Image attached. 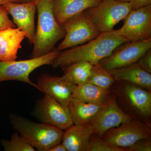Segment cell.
<instances>
[{
    "label": "cell",
    "instance_id": "obj_1",
    "mask_svg": "<svg viewBox=\"0 0 151 151\" xmlns=\"http://www.w3.org/2000/svg\"><path fill=\"white\" fill-rule=\"evenodd\" d=\"M127 42L129 41L117 30L101 33L86 43L60 51L52 66L54 68H61L81 61L97 64L109 56L118 46Z\"/></svg>",
    "mask_w": 151,
    "mask_h": 151
},
{
    "label": "cell",
    "instance_id": "obj_2",
    "mask_svg": "<svg viewBox=\"0 0 151 151\" xmlns=\"http://www.w3.org/2000/svg\"><path fill=\"white\" fill-rule=\"evenodd\" d=\"M53 0H38L37 27L31 58L42 56L52 51L65 35L63 26L57 21L53 11Z\"/></svg>",
    "mask_w": 151,
    "mask_h": 151
},
{
    "label": "cell",
    "instance_id": "obj_3",
    "mask_svg": "<svg viewBox=\"0 0 151 151\" xmlns=\"http://www.w3.org/2000/svg\"><path fill=\"white\" fill-rule=\"evenodd\" d=\"M111 90L123 111L151 126V90L122 81H115Z\"/></svg>",
    "mask_w": 151,
    "mask_h": 151
},
{
    "label": "cell",
    "instance_id": "obj_4",
    "mask_svg": "<svg viewBox=\"0 0 151 151\" xmlns=\"http://www.w3.org/2000/svg\"><path fill=\"white\" fill-rule=\"evenodd\" d=\"M13 127L38 151H48L62 142L63 130L45 123H37L15 114L10 116Z\"/></svg>",
    "mask_w": 151,
    "mask_h": 151
},
{
    "label": "cell",
    "instance_id": "obj_5",
    "mask_svg": "<svg viewBox=\"0 0 151 151\" xmlns=\"http://www.w3.org/2000/svg\"><path fill=\"white\" fill-rule=\"evenodd\" d=\"M60 52L57 49L54 48L47 54L35 58L18 61L0 60V82L9 80L22 81L40 90L37 84L30 79V74L42 65H52Z\"/></svg>",
    "mask_w": 151,
    "mask_h": 151
},
{
    "label": "cell",
    "instance_id": "obj_6",
    "mask_svg": "<svg viewBox=\"0 0 151 151\" xmlns=\"http://www.w3.org/2000/svg\"><path fill=\"white\" fill-rule=\"evenodd\" d=\"M132 9L129 2L117 0H101L86 12L100 33L108 32L126 18Z\"/></svg>",
    "mask_w": 151,
    "mask_h": 151
},
{
    "label": "cell",
    "instance_id": "obj_7",
    "mask_svg": "<svg viewBox=\"0 0 151 151\" xmlns=\"http://www.w3.org/2000/svg\"><path fill=\"white\" fill-rule=\"evenodd\" d=\"M151 126L132 117L118 127L108 130L101 137L113 145L128 148L141 139H151Z\"/></svg>",
    "mask_w": 151,
    "mask_h": 151
},
{
    "label": "cell",
    "instance_id": "obj_8",
    "mask_svg": "<svg viewBox=\"0 0 151 151\" xmlns=\"http://www.w3.org/2000/svg\"><path fill=\"white\" fill-rule=\"evenodd\" d=\"M63 26L65 36L57 48L60 51L86 43L101 33L85 11L69 19Z\"/></svg>",
    "mask_w": 151,
    "mask_h": 151
},
{
    "label": "cell",
    "instance_id": "obj_9",
    "mask_svg": "<svg viewBox=\"0 0 151 151\" xmlns=\"http://www.w3.org/2000/svg\"><path fill=\"white\" fill-rule=\"evenodd\" d=\"M150 49L151 38L140 41L127 42L118 46L99 64L109 71L125 67L137 62Z\"/></svg>",
    "mask_w": 151,
    "mask_h": 151
},
{
    "label": "cell",
    "instance_id": "obj_10",
    "mask_svg": "<svg viewBox=\"0 0 151 151\" xmlns=\"http://www.w3.org/2000/svg\"><path fill=\"white\" fill-rule=\"evenodd\" d=\"M124 19L117 31L129 42L151 38V4L132 9Z\"/></svg>",
    "mask_w": 151,
    "mask_h": 151
},
{
    "label": "cell",
    "instance_id": "obj_11",
    "mask_svg": "<svg viewBox=\"0 0 151 151\" xmlns=\"http://www.w3.org/2000/svg\"><path fill=\"white\" fill-rule=\"evenodd\" d=\"M35 113L42 123L60 129L65 130L73 124L68 107L47 94L38 101Z\"/></svg>",
    "mask_w": 151,
    "mask_h": 151
},
{
    "label": "cell",
    "instance_id": "obj_12",
    "mask_svg": "<svg viewBox=\"0 0 151 151\" xmlns=\"http://www.w3.org/2000/svg\"><path fill=\"white\" fill-rule=\"evenodd\" d=\"M119 107L112 94L90 123L93 133L101 137L105 132L132 118Z\"/></svg>",
    "mask_w": 151,
    "mask_h": 151
},
{
    "label": "cell",
    "instance_id": "obj_13",
    "mask_svg": "<svg viewBox=\"0 0 151 151\" xmlns=\"http://www.w3.org/2000/svg\"><path fill=\"white\" fill-rule=\"evenodd\" d=\"M37 1L27 3H8L3 5L13 17L14 24L26 34L31 44L35 41V19Z\"/></svg>",
    "mask_w": 151,
    "mask_h": 151
},
{
    "label": "cell",
    "instance_id": "obj_14",
    "mask_svg": "<svg viewBox=\"0 0 151 151\" xmlns=\"http://www.w3.org/2000/svg\"><path fill=\"white\" fill-rule=\"evenodd\" d=\"M37 84L40 91L53 97L66 107L72 97L75 85L63 76L58 77L47 74L41 76Z\"/></svg>",
    "mask_w": 151,
    "mask_h": 151
},
{
    "label": "cell",
    "instance_id": "obj_15",
    "mask_svg": "<svg viewBox=\"0 0 151 151\" xmlns=\"http://www.w3.org/2000/svg\"><path fill=\"white\" fill-rule=\"evenodd\" d=\"M26 34L18 27L10 28L0 31V60H16L18 52Z\"/></svg>",
    "mask_w": 151,
    "mask_h": 151
},
{
    "label": "cell",
    "instance_id": "obj_16",
    "mask_svg": "<svg viewBox=\"0 0 151 151\" xmlns=\"http://www.w3.org/2000/svg\"><path fill=\"white\" fill-rule=\"evenodd\" d=\"M93 134L89 124H73L63 132L61 142L67 151H87Z\"/></svg>",
    "mask_w": 151,
    "mask_h": 151
},
{
    "label": "cell",
    "instance_id": "obj_17",
    "mask_svg": "<svg viewBox=\"0 0 151 151\" xmlns=\"http://www.w3.org/2000/svg\"><path fill=\"white\" fill-rule=\"evenodd\" d=\"M101 0H53L55 17L60 24L96 5Z\"/></svg>",
    "mask_w": 151,
    "mask_h": 151
},
{
    "label": "cell",
    "instance_id": "obj_18",
    "mask_svg": "<svg viewBox=\"0 0 151 151\" xmlns=\"http://www.w3.org/2000/svg\"><path fill=\"white\" fill-rule=\"evenodd\" d=\"M110 71L115 81H127L151 91V73L143 70L137 62Z\"/></svg>",
    "mask_w": 151,
    "mask_h": 151
},
{
    "label": "cell",
    "instance_id": "obj_19",
    "mask_svg": "<svg viewBox=\"0 0 151 151\" xmlns=\"http://www.w3.org/2000/svg\"><path fill=\"white\" fill-rule=\"evenodd\" d=\"M111 95V89H103L86 81L75 85L72 97L85 103L103 105L108 101Z\"/></svg>",
    "mask_w": 151,
    "mask_h": 151
},
{
    "label": "cell",
    "instance_id": "obj_20",
    "mask_svg": "<svg viewBox=\"0 0 151 151\" xmlns=\"http://www.w3.org/2000/svg\"><path fill=\"white\" fill-rule=\"evenodd\" d=\"M103 105L85 103L72 97L68 107L73 124H90Z\"/></svg>",
    "mask_w": 151,
    "mask_h": 151
},
{
    "label": "cell",
    "instance_id": "obj_21",
    "mask_svg": "<svg viewBox=\"0 0 151 151\" xmlns=\"http://www.w3.org/2000/svg\"><path fill=\"white\" fill-rule=\"evenodd\" d=\"M93 64L86 61H78L61 68L64 78L75 85L86 82L90 76Z\"/></svg>",
    "mask_w": 151,
    "mask_h": 151
},
{
    "label": "cell",
    "instance_id": "obj_22",
    "mask_svg": "<svg viewBox=\"0 0 151 151\" xmlns=\"http://www.w3.org/2000/svg\"><path fill=\"white\" fill-rule=\"evenodd\" d=\"M111 72L99 63L93 64L90 76L87 82L106 89H111L115 82Z\"/></svg>",
    "mask_w": 151,
    "mask_h": 151
},
{
    "label": "cell",
    "instance_id": "obj_23",
    "mask_svg": "<svg viewBox=\"0 0 151 151\" xmlns=\"http://www.w3.org/2000/svg\"><path fill=\"white\" fill-rule=\"evenodd\" d=\"M1 144L6 151H34L35 149L18 132L14 133L10 140L1 139Z\"/></svg>",
    "mask_w": 151,
    "mask_h": 151
},
{
    "label": "cell",
    "instance_id": "obj_24",
    "mask_svg": "<svg viewBox=\"0 0 151 151\" xmlns=\"http://www.w3.org/2000/svg\"><path fill=\"white\" fill-rule=\"evenodd\" d=\"M87 151H129V150L111 145L93 133L90 138Z\"/></svg>",
    "mask_w": 151,
    "mask_h": 151
},
{
    "label": "cell",
    "instance_id": "obj_25",
    "mask_svg": "<svg viewBox=\"0 0 151 151\" xmlns=\"http://www.w3.org/2000/svg\"><path fill=\"white\" fill-rule=\"evenodd\" d=\"M8 14L4 6H0V31L10 28L16 27L14 22L9 18Z\"/></svg>",
    "mask_w": 151,
    "mask_h": 151
},
{
    "label": "cell",
    "instance_id": "obj_26",
    "mask_svg": "<svg viewBox=\"0 0 151 151\" xmlns=\"http://www.w3.org/2000/svg\"><path fill=\"white\" fill-rule=\"evenodd\" d=\"M128 149L129 151H151V139H141Z\"/></svg>",
    "mask_w": 151,
    "mask_h": 151
},
{
    "label": "cell",
    "instance_id": "obj_27",
    "mask_svg": "<svg viewBox=\"0 0 151 151\" xmlns=\"http://www.w3.org/2000/svg\"><path fill=\"white\" fill-rule=\"evenodd\" d=\"M137 62L143 70L151 73V49L141 57Z\"/></svg>",
    "mask_w": 151,
    "mask_h": 151
},
{
    "label": "cell",
    "instance_id": "obj_28",
    "mask_svg": "<svg viewBox=\"0 0 151 151\" xmlns=\"http://www.w3.org/2000/svg\"><path fill=\"white\" fill-rule=\"evenodd\" d=\"M132 9L151 4V0H130Z\"/></svg>",
    "mask_w": 151,
    "mask_h": 151
},
{
    "label": "cell",
    "instance_id": "obj_29",
    "mask_svg": "<svg viewBox=\"0 0 151 151\" xmlns=\"http://www.w3.org/2000/svg\"><path fill=\"white\" fill-rule=\"evenodd\" d=\"M48 151H67V150L65 146L62 142H61L52 147Z\"/></svg>",
    "mask_w": 151,
    "mask_h": 151
},
{
    "label": "cell",
    "instance_id": "obj_30",
    "mask_svg": "<svg viewBox=\"0 0 151 151\" xmlns=\"http://www.w3.org/2000/svg\"><path fill=\"white\" fill-rule=\"evenodd\" d=\"M8 3H21V0H0V6Z\"/></svg>",
    "mask_w": 151,
    "mask_h": 151
},
{
    "label": "cell",
    "instance_id": "obj_31",
    "mask_svg": "<svg viewBox=\"0 0 151 151\" xmlns=\"http://www.w3.org/2000/svg\"><path fill=\"white\" fill-rule=\"evenodd\" d=\"M21 3L30 2L37 1L38 0H21Z\"/></svg>",
    "mask_w": 151,
    "mask_h": 151
},
{
    "label": "cell",
    "instance_id": "obj_32",
    "mask_svg": "<svg viewBox=\"0 0 151 151\" xmlns=\"http://www.w3.org/2000/svg\"><path fill=\"white\" fill-rule=\"evenodd\" d=\"M117 1L123 2H130V0H117Z\"/></svg>",
    "mask_w": 151,
    "mask_h": 151
}]
</instances>
